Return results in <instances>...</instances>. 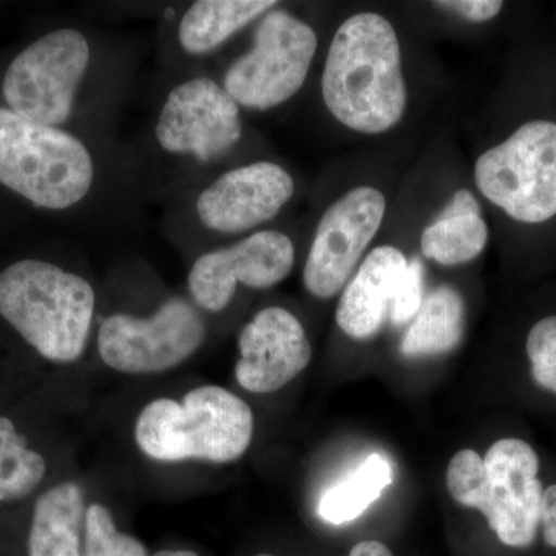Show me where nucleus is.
<instances>
[{
  "instance_id": "nucleus-1",
  "label": "nucleus",
  "mask_w": 556,
  "mask_h": 556,
  "mask_svg": "<svg viewBox=\"0 0 556 556\" xmlns=\"http://www.w3.org/2000/svg\"><path fill=\"white\" fill-rule=\"evenodd\" d=\"M321 97L350 130L379 135L397 126L408 94L401 43L387 17L358 13L343 21L329 43Z\"/></svg>"
},
{
  "instance_id": "nucleus-2",
  "label": "nucleus",
  "mask_w": 556,
  "mask_h": 556,
  "mask_svg": "<svg viewBox=\"0 0 556 556\" xmlns=\"http://www.w3.org/2000/svg\"><path fill=\"white\" fill-rule=\"evenodd\" d=\"M94 303L86 278L53 263L21 260L0 273V318L49 364H73L83 356Z\"/></svg>"
},
{
  "instance_id": "nucleus-3",
  "label": "nucleus",
  "mask_w": 556,
  "mask_h": 556,
  "mask_svg": "<svg viewBox=\"0 0 556 556\" xmlns=\"http://www.w3.org/2000/svg\"><path fill=\"white\" fill-rule=\"evenodd\" d=\"M252 434L254 416L247 402L217 386L190 390L181 402L156 399L135 426L138 447L161 463H232L248 452Z\"/></svg>"
},
{
  "instance_id": "nucleus-4",
  "label": "nucleus",
  "mask_w": 556,
  "mask_h": 556,
  "mask_svg": "<svg viewBox=\"0 0 556 556\" xmlns=\"http://www.w3.org/2000/svg\"><path fill=\"white\" fill-rule=\"evenodd\" d=\"M535 450L521 439H501L484 459L460 450L450 460V495L464 507L478 508L501 543L527 547L540 527L543 484Z\"/></svg>"
},
{
  "instance_id": "nucleus-5",
  "label": "nucleus",
  "mask_w": 556,
  "mask_h": 556,
  "mask_svg": "<svg viewBox=\"0 0 556 556\" xmlns=\"http://www.w3.org/2000/svg\"><path fill=\"white\" fill-rule=\"evenodd\" d=\"M94 164L80 139L0 109V182L35 206L64 211L89 195Z\"/></svg>"
},
{
  "instance_id": "nucleus-6",
  "label": "nucleus",
  "mask_w": 556,
  "mask_h": 556,
  "mask_svg": "<svg viewBox=\"0 0 556 556\" xmlns=\"http://www.w3.org/2000/svg\"><path fill=\"white\" fill-rule=\"evenodd\" d=\"M479 192L517 222L556 215V124L530 121L482 153L475 166Z\"/></svg>"
},
{
  "instance_id": "nucleus-7",
  "label": "nucleus",
  "mask_w": 556,
  "mask_h": 556,
  "mask_svg": "<svg viewBox=\"0 0 556 556\" xmlns=\"http://www.w3.org/2000/svg\"><path fill=\"white\" fill-rule=\"evenodd\" d=\"M311 25L285 10L263 14L251 50L225 75V90L241 108L269 110L299 93L317 53Z\"/></svg>"
},
{
  "instance_id": "nucleus-8",
  "label": "nucleus",
  "mask_w": 556,
  "mask_h": 556,
  "mask_svg": "<svg viewBox=\"0 0 556 556\" xmlns=\"http://www.w3.org/2000/svg\"><path fill=\"white\" fill-rule=\"evenodd\" d=\"M90 62V43L73 28L47 33L14 58L3 78L11 112L60 127L72 115Z\"/></svg>"
},
{
  "instance_id": "nucleus-9",
  "label": "nucleus",
  "mask_w": 556,
  "mask_h": 556,
  "mask_svg": "<svg viewBox=\"0 0 556 556\" xmlns=\"http://www.w3.org/2000/svg\"><path fill=\"white\" fill-rule=\"evenodd\" d=\"M206 321L190 300L167 299L150 317L113 314L102 321L98 350L109 368L126 375L167 371L195 354Z\"/></svg>"
},
{
  "instance_id": "nucleus-10",
  "label": "nucleus",
  "mask_w": 556,
  "mask_h": 556,
  "mask_svg": "<svg viewBox=\"0 0 556 556\" xmlns=\"http://www.w3.org/2000/svg\"><path fill=\"white\" fill-rule=\"evenodd\" d=\"M386 212V195L371 186L350 190L327 208L303 269V283L311 295L331 299L342 291L379 232Z\"/></svg>"
},
{
  "instance_id": "nucleus-11",
  "label": "nucleus",
  "mask_w": 556,
  "mask_h": 556,
  "mask_svg": "<svg viewBox=\"0 0 556 556\" xmlns=\"http://www.w3.org/2000/svg\"><path fill=\"white\" fill-rule=\"evenodd\" d=\"M243 135L240 105L214 79L193 78L167 94L155 137L169 153L211 163L228 153Z\"/></svg>"
},
{
  "instance_id": "nucleus-12",
  "label": "nucleus",
  "mask_w": 556,
  "mask_h": 556,
  "mask_svg": "<svg viewBox=\"0 0 556 556\" xmlns=\"http://www.w3.org/2000/svg\"><path fill=\"white\" fill-rule=\"evenodd\" d=\"M292 240L278 230H260L228 248L201 255L189 273V291L200 308H228L239 283L266 289L281 283L294 268Z\"/></svg>"
},
{
  "instance_id": "nucleus-13",
  "label": "nucleus",
  "mask_w": 556,
  "mask_h": 556,
  "mask_svg": "<svg viewBox=\"0 0 556 556\" xmlns=\"http://www.w3.org/2000/svg\"><path fill=\"white\" fill-rule=\"evenodd\" d=\"M294 192V179L285 167L257 161L215 179L200 193L197 214L214 232H247L276 218Z\"/></svg>"
},
{
  "instance_id": "nucleus-14",
  "label": "nucleus",
  "mask_w": 556,
  "mask_h": 556,
  "mask_svg": "<svg viewBox=\"0 0 556 556\" xmlns=\"http://www.w3.org/2000/svg\"><path fill=\"white\" fill-rule=\"evenodd\" d=\"M236 378L244 390L266 394L281 390L313 358L305 328L294 314L269 306L241 329Z\"/></svg>"
},
{
  "instance_id": "nucleus-15",
  "label": "nucleus",
  "mask_w": 556,
  "mask_h": 556,
  "mask_svg": "<svg viewBox=\"0 0 556 556\" xmlns=\"http://www.w3.org/2000/svg\"><path fill=\"white\" fill-rule=\"evenodd\" d=\"M408 260L394 247L372 249L346 285L336 320L346 336L365 340L378 334L390 317L391 305Z\"/></svg>"
},
{
  "instance_id": "nucleus-16",
  "label": "nucleus",
  "mask_w": 556,
  "mask_h": 556,
  "mask_svg": "<svg viewBox=\"0 0 556 556\" xmlns=\"http://www.w3.org/2000/svg\"><path fill=\"white\" fill-rule=\"evenodd\" d=\"M30 501L27 556H83L87 510L80 486L58 482Z\"/></svg>"
},
{
  "instance_id": "nucleus-17",
  "label": "nucleus",
  "mask_w": 556,
  "mask_h": 556,
  "mask_svg": "<svg viewBox=\"0 0 556 556\" xmlns=\"http://www.w3.org/2000/svg\"><path fill=\"white\" fill-rule=\"evenodd\" d=\"M489 241V228L481 206L467 189L455 192L447 206L420 236V249L427 258L442 266H457L482 254Z\"/></svg>"
},
{
  "instance_id": "nucleus-18",
  "label": "nucleus",
  "mask_w": 556,
  "mask_h": 556,
  "mask_svg": "<svg viewBox=\"0 0 556 556\" xmlns=\"http://www.w3.org/2000/svg\"><path fill=\"white\" fill-rule=\"evenodd\" d=\"M36 441L24 420L0 412V508L28 503L49 478V456Z\"/></svg>"
},
{
  "instance_id": "nucleus-19",
  "label": "nucleus",
  "mask_w": 556,
  "mask_h": 556,
  "mask_svg": "<svg viewBox=\"0 0 556 556\" xmlns=\"http://www.w3.org/2000/svg\"><path fill=\"white\" fill-rule=\"evenodd\" d=\"M276 5L273 0H199L179 22V43L189 54L211 53Z\"/></svg>"
},
{
  "instance_id": "nucleus-20",
  "label": "nucleus",
  "mask_w": 556,
  "mask_h": 556,
  "mask_svg": "<svg viewBox=\"0 0 556 556\" xmlns=\"http://www.w3.org/2000/svg\"><path fill=\"white\" fill-rule=\"evenodd\" d=\"M466 329V305L448 285L431 291L402 339V354L408 357L437 356L455 350Z\"/></svg>"
},
{
  "instance_id": "nucleus-21",
  "label": "nucleus",
  "mask_w": 556,
  "mask_h": 556,
  "mask_svg": "<svg viewBox=\"0 0 556 556\" xmlns=\"http://www.w3.org/2000/svg\"><path fill=\"white\" fill-rule=\"evenodd\" d=\"M391 482L393 470L386 457L371 455L356 473L321 496L318 514L329 525L340 526L353 521L382 496L383 490Z\"/></svg>"
},
{
  "instance_id": "nucleus-22",
  "label": "nucleus",
  "mask_w": 556,
  "mask_h": 556,
  "mask_svg": "<svg viewBox=\"0 0 556 556\" xmlns=\"http://www.w3.org/2000/svg\"><path fill=\"white\" fill-rule=\"evenodd\" d=\"M84 532L86 551L83 556H149L141 541L116 529L112 514L101 504L87 507Z\"/></svg>"
},
{
  "instance_id": "nucleus-23",
  "label": "nucleus",
  "mask_w": 556,
  "mask_h": 556,
  "mask_svg": "<svg viewBox=\"0 0 556 556\" xmlns=\"http://www.w3.org/2000/svg\"><path fill=\"white\" fill-rule=\"evenodd\" d=\"M526 348L533 380L556 394V316L543 318L530 329Z\"/></svg>"
},
{
  "instance_id": "nucleus-24",
  "label": "nucleus",
  "mask_w": 556,
  "mask_h": 556,
  "mask_svg": "<svg viewBox=\"0 0 556 556\" xmlns=\"http://www.w3.org/2000/svg\"><path fill=\"white\" fill-rule=\"evenodd\" d=\"M424 285H426V269L422 262L419 258L409 260L391 305L390 318L393 324L404 325L416 317L424 303Z\"/></svg>"
},
{
  "instance_id": "nucleus-25",
  "label": "nucleus",
  "mask_w": 556,
  "mask_h": 556,
  "mask_svg": "<svg viewBox=\"0 0 556 556\" xmlns=\"http://www.w3.org/2000/svg\"><path fill=\"white\" fill-rule=\"evenodd\" d=\"M434 7L470 22L492 21L503 10L500 0H447V2H434Z\"/></svg>"
},
{
  "instance_id": "nucleus-26",
  "label": "nucleus",
  "mask_w": 556,
  "mask_h": 556,
  "mask_svg": "<svg viewBox=\"0 0 556 556\" xmlns=\"http://www.w3.org/2000/svg\"><path fill=\"white\" fill-rule=\"evenodd\" d=\"M540 526L547 546L556 548V485L547 486L541 500Z\"/></svg>"
},
{
  "instance_id": "nucleus-27",
  "label": "nucleus",
  "mask_w": 556,
  "mask_h": 556,
  "mask_svg": "<svg viewBox=\"0 0 556 556\" xmlns=\"http://www.w3.org/2000/svg\"><path fill=\"white\" fill-rule=\"evenodd\" d=\"M350 556H393L390 548L383 546L379 541H362L354 546Z\"/></svg>"
},
{
  "instance_id": "nucleus-28",
  "label": "nucleus",
  "mask_w": 556,
  "mask_h": 556,
  "mask_svg": "<svg viewBox=\"0 0 556 556\" xmlns=\"http://www.w3.org/2000/svg\"><path fill=\"white\" fill-rule=\"evenodd\" d=\"M153 556H199L195 552L190 551H161Z\"/></svg>"
},
{
  "instance_id": "nucleus-29",
  "label": "nucleus",
  "mask_w": 556,
  "mask_h": 556,
  "mask_svg": "<svg viewBox=\"0 0 556 556\" xmlns=\"http://www.w3.org/2000/svg\"><path fill=\"white\" fill-rule=\"evenodd\" d=\"M257 556H273V555H266V554H263V555H257Z\"/></svg>"
}]
</instances>
